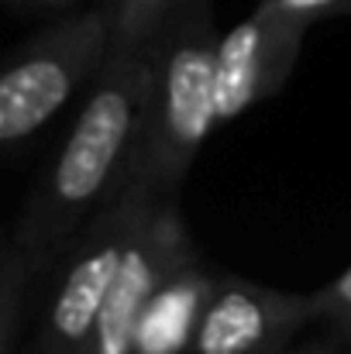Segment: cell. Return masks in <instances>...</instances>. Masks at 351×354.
<instances>
[{"mask_svg":"<svg viewBox=\"0 0 351 354\" xmlns=\"http://www.w3.org/2000/svg\"><path fill=\"white\" fill-rule=\"evenodd\" d=\"M183 0H104L111 21V55H148Z\"/></svg>","mask_w":351,"mask_h":354,"instance_id":"cell-9","label":"cell"},{"mask_svg":"<svg viewBox=\"0 0 351 354\" xmlns=\"http://www.w3.org/2000/svg\"><path fill=\"white\" fill-rule=\"evenodd\" d=\"M193 261H197V248L176 200L155 193L145 214L138 217V227L131 234V244L111 286L107 306L83 354H131L134 324L145 303L152 299V292Z\"/></svg>","mask_w":351,"mask_h":354,"instance_id":"cell-5","label":"cell"},{"mask_svg":"<svg viewBox=\"0 0 351 354\" xmlns=\"http://www.w3.org/2000/svg\"><path fill=\"white\" fill-rule=\"evenodd\" d=\"M314 320H321L314 292L217 275L197 324L193 354H279L300 327Z\"/></svg>","mask_w":351,"mask_h":354,"instance_id":"cell-6","label":"cell"},{"mask_svg":"<svg viewBox=\"0 0 351 354\" xmlns=\"http://www.w3.org/2000/svg\"><path fill=\"white\" fill-rule=\"evenodd\" d=\"M272 3L286 21L300 24V28H310L317 21H327V17H348L351 14V0H265Z\"/></svg>","mask_w":351,"mask_h":354,"instance_id":"cell-12","label":"cell"},{"mask_svg":"<svg viewBox=\"0 0 351 354\" xmlns=\"http://www.w3.org/2000/svg\"><path fill=\"white\" fill-rule=\"evenodd\" d=\"M10 3H21V7H45V10H69V7H76V0H10Z\"/></svg>","mask_w":351,"mask_h":354,"instance_id":"cell-13","label":"cell"},{"mask_svg":"<svg viewBox=\"0 0 351 354\" xmlns=\"http://www.w3.org/2000/svg\"><path fill=\"white\" fill-rule=\"evenodd\" d=\"M279 354H341V348L317 341V344H303V348H293V351H279Z\"/></svg>","mask_w":351,"mask_h":354,"instance_id":"cell-14","label":"cell"},{"mask_svg":"<svg viewBox=\"0 0 351 354\" xmlns=\"http://www.w3.org/2000/svg\"><path fill=\"white\" fill-rule=\"evenodd\" d=\"M148 97V55H107L59 155L7 234L35 275L59 265L76 234L138 176Z\"/></svg>","mask_w":351,"mask_h":354,"instance_id":"cell-1","label":"cell"},{"mask_svg":"<svg viewBox=\"0 0 351 354\" xmlns=\"http://www.w3.org/2000/svg\"><path fill=\"white\" fill-rule=\"evenodd\" d=\"M217 275L204 272L200 261L179 268L172 279H165L152 299L145 303L134 337H131V354H186L193 351L197 324L204 317V306L214 292Z\"/></svg>","mask_w":351,"mask_h":354,"instance_id":"cell-8","label":"cell"},{"mask_svg":"<svg viewBox=\"0 0 351 354\" xmlns=\"http://www.w3.org/2000/svg\"><path fill=\"white\" fill-rule=\"evenodd\" d=\"M31 279H35L31 261L7 237L0 244V354H10L14 348V334L21 324V310H24Z\"/></svg>","mask_w":351,"mask_h":354,"instance_id":"cell-10","label":"cell"},{"mask_svg":"<svg viewBox=\"0 0 351 354\" xmlns=\"http://www.w3.org/2000/svg\"><path fill=\"white\" fill-rule=\"evenodd\" d=\"M155 189L134 176L124 193L114 200L76 234L69 251L62 254V268L52 289V299L42 313V327L35 337L31 354H83L93 327L107 306L117 268L124 261V251L138 227V217L145 214Z\"/></svg>","mask_w":351,"mask_h":354,"instance_id":"cell-4","label":"cell"},{"mask_svg":"<svg viewBox=\"0 0 351 354\" xmlns=\"http://www.w3.org/2000/svg\"><path fill=\"white\" fill-rule=\"evenodd\" d=\"M111 55L107 10H76L24 41L0 69V162L24 148Z\"/></svg>","mask_w":351,"mask_h":354,"instance_id":"cell-3","label":"cell"},{"mask_svg":"<svg viewBox=\"0 0 351 354\" xmlns=\"http://www.w3.org/2000/svg\"><path fill=\"white\" fill-rule=\"evenodd\" d=\"M303 38L307 28L258 0L255 10L217 41V124L241 118L279 93L300 59Z\"/></svg>","mask_w":351,"mask_h":354,"instance_id":"cell-7","label":"cell"},{"mask_svg":"<svg viewBox=\"0 0 351 354\" xmlns=\"http://www.w3.org/2000/svg\"><path fill=\"white\" fill-rule=\"evenodd\" d=\"M314 299H317L321 320H331L351 341V268H345V272H341L334 282H327L324 289H314Z\"/></svg>","mask_w":351,"mask_h":354,"instance_id":"cell-11","label":"cell"},{"mask_svg":"<svg viewBox=\"0 0 351 354\" xmlns=\"http://www.w3.org/2000/svg\"><path fill=\"white\" fill-rule=\"evenodd\" d=\"M217 28L210 0H183L148 48L152 97L138 176L172 196L217 124Z\"/></svg>","mask_w":351,"mask_h":354,"instance_id":"cell-2","label":"cell"}]
</instances>
